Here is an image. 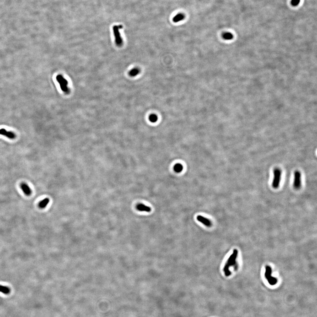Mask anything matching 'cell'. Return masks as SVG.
<instances>
[{
  "label": "cell",
  "mask_w": 317,
  "mask_h": 317,
  "mask_svg": "<svg viewBox=\"0 0 317 317\" xmlns=\"http://www.w3.org/2000/svg\"><path fill=\"white\" fill-rule=\"evenodd\" d=\"M238 251L237 249H234L233 251V253L230 256L229 258L227 260V263L224 267L223 271L224 273L226 276H229L230 275L231 272L229 271V267L233 266L236 264V260L238 256Z\"/></svg>",
  "instance_id": "cell-1"
},
{
  "label": "cell",
  "mask_w": 317,
  "mask_h": 317,
  "mask_svg": "<svg viewBox=\"0 0 317 317\" xmlns=\"http://www.w3.org/2000/svg\"><path fill=\"white\" fill-rule=\"evenodd\" d=\"M56 79L59 83L61 90L66 94L68 93L69 89L68 87V81L61 74H58L56 76Z\"/></svg>",
  "instance_id": "cell-2"
},
{
  "label": "cell",
  "mask_w": 317,
  "mask_h": 317,
  "mask_svg": "<svg viewBox=\"0 0 317 317\" xmlns=\"http://www.w3.org/2000/svg\"><path fill=\"white\" fill-rule=\"evenodd\" d=\"M281 171L279 168H276L273 170V179L272 182V187L274 189H277L280 185L281 179Z\"/></svg>",
  "instance_id": "cell-3"
},
{
  "label": "cell",
  "mask_w": 317,
  "mask_h": 317,
  "mask_svg": "<svg viewBox=\"0 0 317 317\" xmlns=\"http://www.w3.org/2000/svg\"><path fill=\"white\" fill-rule=\"evenodd\" d=\"M122 28V26L121 25L120 26H115L113 28L114 35L115 37V44L119 46H120L122 45V40L121 37L120 33V29Z\"/></svg>",
  "instance_id": "cell-4"
},
{
  "label": "cell",
  "mask_w": 317,
  "mask_h": 317,
  "mask_svg": "<svg viewBox=\"0 0 317 317\" xmlns=\"http://www.w3.org/2000/svg\"><path fill=\"white\" fill-rule=\"evenodd\" d=\"M271 273H272V269L271 268V267L269 266H266L265 274V277L267 280L269 284L273 286L277 283V279L271 276Z\"/></svg>",
  "instance_id": "cell-5"
},
{
  "label": "cell",
  "mask_w": 317,
  "mask_h": 317,
  "mask_svg": "<svg viewBox=\"0 0 317 317\" xmlns=\"http://www.w3.org/2000/svg\"><path fill=\"white\" fill-rule=\"evenodd\" d=\"M301 186V174L298 170H296L294 173V180L293 186L294 188L298 190Z\"/></svg>",
  "instance_id": "cell-6"
},
{
  "label": "cell",
  "mask_w": 317,
  "mask_h": 317,
  "mask_svg": "<svg viewBox=\"0 0 317 317\" xmlns=\"http://www.w3.org/2000/svg\"><path fill=\"white\" fill-rule=\"evenodd\" d=\"M0 135H2L8 137L11 139H14L16 137L15 133L12 131H6V129H2L0 130Z\"/></svg>",
  "instance_id": "cell-7"
},
{
  "label": "cell",
  "mask_w": 317,
  "mask_h": 317,
  "mask_svg": "<svg viewBox=\"0 0 317 317\" xmlns=\"http://www.w3.org/2000/svg\"><path fill=\"white\" fill-rule=\"evenodd\" d=\"M197 219L200 222L204 224L206 227H210L211 225V222L210 220L207 219L206 218L201 216H198L197 217Z\"/></svg>",
  "instance_id": "cell-8"
},
{
  "label": "cell",
  "mask_w": 317,
  "mask_h": 317,
  "mask_svg": "<svg viewBox=\"0 0 317 317\" xmlns=\"http://www.w3.org/2000/svg\"><path fill=\"white\" fill-rule=\"evenodd\" d=\"M20 187L25 195L28 196L31 195V190L27 184L25 183H22V184H21Z\"/></svg>",
  "instance_id": "cell-9"
},
{
  "label": "cell",
  "mask_w": 317,
  "mask_h": 317,
  "mask_svg": "<svg viewBox=\"0 0 317 317\" xmlns=\"http://www.w3.org/2000/svg\"><path fill=\"white\" fill-rule=\"evenodd\" d=\"M136 208L137 209V210H138L139 211H146V212H149L151 211L150 207H149L148 206H146L142 203H139L138 205H137L136 206Z\"/></svg>",
  "instance_id": "cell-10"
},
{
  "label": "cell",
  "mask_w": 317,
  "mask_h": 317,
  "mask_svg": "<svg viewBox=\"0 0 317 317\" xmlns=\"http://www.w3.org/2000/svg\"><path fill=\"white\" fill-rule=\"evenodd\" d=\"M140 69L138 68L135 67V68L132 69L129 72V76L131 77H135V76H137L140 73Z\"/></svg>",
  "instance_id": "cell-11"
},
{
  "label": "cell",
  "mask_w": 317,
  "mask_h": 317,
  "mask_svg": "<svg viewBox=\"0 0 317 317\" xmlns=\"http://www.w3.org/2000/svg\"><path fill=\"white\" fill-rule=\"evenodd\" d=\"M49 202H50V200L49 198H47L44 199L39 203V207H40V208H44L45 207L47 206Z\"/></svg>",
  "instance_id": "cell-12"
},
{
  "label": "cell",
  "mask_w": 317,
  "mask_h": 317,
  "mask_svg": "<svg viewBox=\"0 0 317 317\" xmlns=\"http://www.w3.org/2000/svg\"><path fill=\"white\" fill-rule=\"evenodd\" d=\"M185 18V16L184 15L181 13L178 14L177 15H176L175 17L173 18V21L175 23H178V22H180L181 20H182L183 19H184Z\"/></svg>",
  "instance_id": "cell-13"
},
{
  "label": "cell",
  "mask_w": 317,
  "mask_h": 317,
  "mask_svg": "<svg viewBox=\"0 0 317 317\" xmlns=\"http://www.w3.org/2000/svg\"><path fill=\"white\" fill-rule=\"evenodd\" d=\"M0 292L4 294H8L10 292V289L8 287L0 285Z\"/></svg>",
  "instance_id": "cell-14"
},
{
  "label": "cell",
  "mask_w": 317,
  "mask_h": 317,
  "mask_svg": "<svg viewBox=\"0 0 317 317\" xmlns=\"http://www.w3.org/2000/svg\"><path fill=\"white\" fill-rule=\"evenodd\" d=\"M174 170L177 173L181 172L183 170L182 165L180 163H178L176 164L174 166Z\"/></svg>",
  "instance_id": "cell-15"
},
{
  "label": "cell",
  "mask_w": 317,
  "mask_h": 317,
  "mask_svg": "<svg viewBox=\"0 0 317 317\" xmlns=\"http://www.w3.org/2000/svg\"><path fill=\"white\" fill-rule=\"evenodd\" d=\"M149 119L151 122L154 123L157 122V121L158 120V117L155 114H152L150 115Z\"/></svg>",
  "instance_id": "cell-16"
},
{
  "label": "cell",
  "mask_w": 317,
  "mask_h": 317,
  "mask_svg": "<svg viewBox=\"0 0 317 317\" xmlns=\"http://www.w3.org/2000/svg\"><path fill=\"white\" fill-rule=\"evenodd\" d=\"M223 37L225 40H230L233 37V36L231 33H225L223 34Z\"/></svg>",
  "instance_id": "cell-17"
},
{
  "label": "cell",
  "mask_w": 317,
  "mask_h": 317,
  "mask_svg": "<svg viewBox=\"0 0 317 317\" xmlns=\"http://www.w3.org/2000/svg\"><path fill=\"white\" fill-rule=\"evenodd\" d=\"M300 0H292L291 4L293 6H297L299 4Z\"/></svg>",
  "instance_id": "cell-18"
}]
</instances>
